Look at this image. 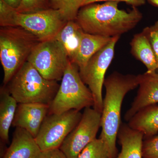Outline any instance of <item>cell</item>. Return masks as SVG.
Here are the masks:
<instances>
[{"mask_svg": "<svg viewBox=\"0 0 158 158\" xmlns=\"http://www.w3.org/2000/svg\"><path fill=\"white\" fill-rule=\"evenodd\" d=\"M118 2L93 3L82 7L76 21L85 33L106 37H120L132 30L143 18L137 7L131 11L118 9Z\"/></svg>", "mask_w": 158, "mask_h": 158, "instance_id": "cell-1", "label": "cell"}, {"mask_svg": "<svg viewBox=\"0 0 158 158\" xmlns=\"http://www.w3.org/2000/svg\"><path fill=\"white\" fill-rule=\"evenodd\" d=\"M138 75H124L114 72L105 78L104 86L106 93L103 99L101 127V138L107 145L110 157L118 155L116 146L117 133L122 122V105L124 97L139 85Z\"/></svg>", "mask_w": 158, "mask_h": 158, "instance_id": "cell-2", "label": "cell"}, {"mask_svg": "<svg viewBox=\"0 0 158 158\" xmlns=\"http://www.w3.org/2000/svg\"><path fill=\"white\" fill-rule=\"evenodd\" d=\"M58 81L44 78L27 61L7 84L6 89L18 103L49 105L59 90Z\"/></svg>", "mask_w": 158, "mask_h": 158, "instance_id": "cell-3", "label": "cell"}, {"mask_svg": "<svg viewBox=\"0 0 158 158\" xmlns=\"http://www.w3.org/2000/svg\"><path fill=\"white\" fill-rule=\"evenodd\" d=\"M40 42L35 35L21 27H1L0 61L4 70V85H7L27 61L32 51Z\"/></svg>", "mask_w": 158, "mask_h": 158, "instance_id": "cell-4", "label": "cell"}, {"mask_svg": "<svg viewBox=\"0 0 158 158\" xmlns=\"http://www.w3.org/2000/svg\"><path fill=\"white\" fill-rule=\"evenodd\" d=\"M94 103L91 91L80 76L78 66L69 60L59 90L49 105L48 114L81 111L93 107Z\"/></svg>", "mask_w": 158, "mask_h": 158, "instance_id": "cell-5", "label": "cell"}, {"mask_svg": "<svg viewBox=\"0 0 158 158\" xmlns=\"http://www.w3.org/2000/svg\"><path fill=\"white\" fill-rule=\"evenodd\" d=\"M120 37H112L106 45L91 57L85 68L79 70L82 81L92 93L94 102L93 108L101 113L103 110L102 90L105 74L113 61L115 46Z\"/></svg>", "mask_w": 158, "mask_h": 158, "instance_id": "cell-6", "label": "cell"}, {"mask_svg": "<svg viewBox=\"0 0 158 158\" xmlns=\"http://www.w3.org/2000/svg\"><path fill=\"white\" fill-rule=\"evenodd\" d=\"M69 61L62 47L53 39L40 42L27 61L44 78L58 81H62Z\"/></svg>", "mask_w": 158, "mask_h": 158, "instance_id": "cell-7", "label": "cell"}, {"mask_svg": "<svg viewBox=\"0 0 158 158\" xmlns=\"http://www.w3.org/2000/svg\"><path fill=\"white\" fill-rule=\"evenodd\" d=\"M80 111L73 110L59 114H48L35 138L41 151L59 148L82 118Z\"/></svg>", "mask_w": 158, "mask_h": 158, "instance_id": "cell-8", "label": "cell"}, {"mask_svg": "<svg viewBox=\"0 0 158 158\" xmlns=\"http://www.w3.org/2000/svg\"><path fill=\"white\" fill-rule=\"evenodd\" d=\"M101 116L102 113L93 108L85 109L81 120L59 147L67 158H77L83 149L96 138Z\"/></svg>", "mask_w": 158, "mask_h": 158, "instance_id": "cell-9", "label": "cell"}, {"mask_svg": "<svg viewBox=\"0 0 158 158\" xmlns=\"http://www.w3.org/2000/svg\"><path fill=\"white\" fill-rule=\"evenodd\" d=\"M58 10L50 8L31 13L17 12L15 26L35 35L40 42L53 39L66 24Z\"/></svg>", "mask_w": 158, "mask_h": 158, "instance_id": "cell-10", "label": "cell"}, {"mask_svg": "<svg viewBox=\"0 0 158 158\" xmlns=\"http://www.w3.org/2000/svg\"><path fill=\"white\" fill-rule=\"evenodd\" d=\"M49 109V105L44 104L18 103L12 126L26 130L35 138Z\"/></svg>", "mask_w": 158, "mask_h": 158, "instance_id": "cell-11", "label": "cell"}, {"mask_svg": "<svg viewBox=\"0 0 158 158\" xmlns=\"http://www.w3.org/2000/svg\"><path fill=\"white\" fill-rule=\"evenodd\" d=\"M138 75L139 88L137 96L124 115V119L127 122L138 111L158 103V72H146Z\"/></svg>", "mask_w": 158, "mask_h": 158, "instance_id": "cell-12", "label": "cell"}, {"mask_svg": "<svg viewBox=\"0 0 158 158\" xmlns=\"http://www.w3.org/2000/svg\"><path fill=\"white\" fill-rule=\"evenodd\" d=\"M41 152L31 133L22 128L16 127L11 144L3 158H39Z\"/></svg>", "mask_w": 158, "mask_h": 158, "instance_id": "cell-13", "label": "cell"}, {"mask_svg": "<svg viewBox=\"0 0 158 158\" xmlns=\"http://www.w3.org/2000/svg\"><path fill=\"white\" fill-rule=\"evenodd\" d=\"M121 150L116 158H143L144 135L141 132L122 123L117 133Z\"/></svg>", "mask_w": 158, "mask_h": 158, "instance_id": "cell-14", "label": "cell"}, {"mask_svg": "<svg viewBox=\"0 0 158 158\" xmlns=\"http://www.w3.org/2000/svg\"><path fill=\"white\" fill-rule=\"evenodd\" d=\"M84 32L76 20L69 21L54 39L59 43L71 62H74Z\"/></svg>", "mask_w": 158, "mask_h": 158, "instance_id": "cell-15", "label": "cell"}, {"mask_svg": "<svg viewBox=\"0 0 158 158\" xmlns=\"http://www.w3.org/2000/svg\"><path fill=\"white\" fill-rule=\"evenodd\" d=\"M128 124L142 133L144 139L156 135L158 133V105H151L138 111Z\"/></svg>", "mask_w": 158, "mask_h": 158, "instance_id": "cell-16", "label": "cell"}, {"mask_svg": "<svg viewBox=\"0 0 158 158\" xmlns=\"http://www.w3.org/2000/svg\"><path fill=\"white\" fill-rule=\"evenodd\" d=\"M130 45L131 53L136 59L144 64L148 73L158 72V64L155 55L147 36L142 31L134 35Z\"/></svg>", "mask_w": 158, "mask_h": 158, "instance_id": "cell-17", "label": "cell"}, {"mask_svg": "<svg viewBox=\"0 0 158 158\" xmlns=\"http://www.w3.org/2000/svg\"><path fill=\"white\" fill-rule=\"evenodd\" d=\"M112 38L83 32L78 52L74 62L78 66L79 70L85 68L91 57L106 45Z\"/></svg>", "mask_w": 158, "mask_h": 158, "instance_id": "cell-18", "label": "cell"}, {"mask_svg": "<svg viewBox=\"0 0 158 158\" xmlns=\"http://www.w3.org/2000/svg\"><path fill=\"white\" fill-rule=\"evenodd\" d=\"M18 102L2 87L0 91V137L4 143L9 141L10 128L14 120Z\"/></svg>", "mask_w": 158, "mask_h": 158, "instance_id": "cell-19", "label": "cell"}, {"mask_svg": "<svg viewBox=\"0 0 158 158\" xmlns=\"http://www.w3.org/2000/svg\"><path fill=\"white\" fill-rule=\"evenodd\" d=\"M85 0H49L50 8L58 10L66 22L75 20Z\"/></svg>", "mask_w": 158, "mask_h": 158, "instance_id": "cell-20", "label": "cell"}, {"mask_svg": "<svg viewBox=\"0 0 158 158\" xmlns=\"http://www.w3.org/2000/svg\"><path fill=\"white\" fill-rule=\"evenodd\" d=\"M77 158H111L110 151L101 138H95L79 154Z\"/></svg>", "mask_w": 158, "mask_h": 158, "instance_id": "cell-21", "label": "cell"}, {"mask_svg": "<svg viewBox=\"0 0 158 158\" xmlns=\"http://www.w3.org/2000/svg\"><path fill=\"white\" fill-rule=\"evenodd\" d=\"M50 8L49 0H22L16 9L20 13H31Z\"/></svg>", "mask_w": 158, "mask_h": 158, "instance_id": "cell-22", "label": "cell"}, {"mask_svg": "<svg viewBox=\"0 0 158 158\" xmlns=\"http://www.w3.org/2000/svg\"><path fill=\"white\" fill-rule=\"evenodd\" d=\"M17 11L3 0H0V26L1 27H16L15 18Z\"/></svg>", "mask_w": 158, "mask_h": 158, "instance_id": "cell-23", "label": "cell"}, {"mask_svg": "<svg viewBox=\"0 0 158 158\" xmlns=\"http://www.w3.org/2000/svg\"><path fill=\"white\" fill-rule=\"evenodd\" d=\"M142 156L143 158H158V135L144 138Z\"/></svg>", "mask_w": 158, "mask_h": 158, "instance_id": "cell-24", "label": "cell"}, {"mask_svg": "<svg viewBox=\"0 0 158 158\" xmlns=\"http://www.w3.org/2000/svg\"><path fill=\"white\" fill-rule=\"evenodd\" d=\"M142 32L149 40L158 64V21L152 25L144 28Z\"/></svg>", "mask_w": 158, "mask_h": 158, "instance_id": "cell-25", "label": "cell"}, {"mask_svg": "<svg viewBox=\"0 0 158 158\" xmlns=\"http://www.w3.org/2000/svg\"><path fill=\"white\" fill-rule=\"evenodd\" d=\"M102 2H124L132 7H138L144 5L146 3V0H85L83 6Z\"/></svg>", "mask_w": 158, "mask_h": 158, "instance_id": "cell-26", "label": "cell"}, {"mask_svg": "<svg viewBox=\"0 0 158 158\" xmlns=\"http://www.w3.org/2000/svg\"><path fill=\"white\" fill-rule=\"evenodd\" d=\"M39 158H67L59 148H54L41 152Z\"/></svg>", "mask_w": 158, "mask_h": 158, "instance_id": "cell-27", "label": "cell"}, {"mask_svg": "<svg viewBox=\"0 0 158 158\" xmlns=\"http://www.w3.org/2000/svg\"><path fill=\"white\" fill-rule=\"evenodd\" d=\"M9 6L15 9H17L21 2L22 0H3Z\"/></svg>", "mask_w": 158, "mask_h": 158, "instance_id": "cell-28", "label": "cell"}, {"mask_svg": "<svg viewBox=\"0 0 158 158\" xmlns=\"http://www.w3.org/2000/svg\"><path fill=\"white\" fill-rule=\"evenodd\" d=\"M147 1L152 6L158 8V0H147Z\"/></svg>", "mask_w": 158, "mask_h": 158, "instance_id": "cell-29", "label": "cell"}]
</instances>
